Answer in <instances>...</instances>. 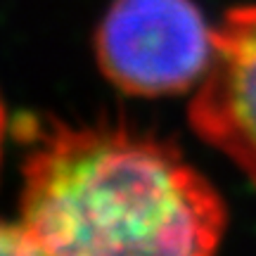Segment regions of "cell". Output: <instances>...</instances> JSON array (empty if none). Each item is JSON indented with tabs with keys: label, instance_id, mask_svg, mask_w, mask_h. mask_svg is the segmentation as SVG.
<instances>
[{
	"label": "cell",
	"instance_id": "6da1fadb",
	"mask_svg": "<svg viewBox=\"0 0 256 256\" xmlns=\"http://www.w3.org/2000/svg\"><path fill=\"white\" fill-rule=\"evenodd\" d=\"M22 124V226L46 256H216L226 204L174 145L110 124Z\"/></svg>",
	"mask_w": 256,
	"mask_h": 256
},
{
	"label": "cell",
	"instance_id": "7a4b0ae2",
	"mask_svg": "<svg viewBox=\"0 0 256 256\" xmlns=\"http://www.w3.org/2000/svg\"><path fill=\"white\" fill-rule=\"evenodd\" d=\"M95 52L102 74L124 92L178 95L206 76L216 28L192 0H112Z\"/></svg>",
	"mask_w": 256,
	"mask_h": 256
},
{
	"label": "cell",
	"instance_id": "3957f363",
	"mask_svg": "<svg viewBox=\"0 0 256 256\" xmlns=\"http://www.w3.org/2000/svg\"><path fill=\"white\" fill-rule=\"evenodd\" d=\"M194 133L256 185V5L230 10L216 52L190 102Z\"/></svg>",
	"mask_w": 256,
	"mask_h": 256
},
{
	"label": "cell",
	"instance_id": "277c9868",
	"mask_svg": "<svg viewBox=\"0 0 256 256\" xmlns=\"http://www.w3.org/2000/svg\"><path fill=\"white\" fill-rule=\"evenodd\" d=\"M0 256H46L24 226L0 220Z\"/></svg>",
	"mask_w": 256,
	"mask_h": 256
},
{
	"label": "cell",
	"instance_id": "5b68a950",
	"mask_svg": "<svg viewBox=\"0 0 256 256\" xmlns=\"http://www.w3.org/2000/svg\"><path fill=\"white\" fill-rule=\"evenodd\" d=\"M2 136H5V110L0 102V152H2Z\"/></svg>",
	"mask_w": 256,
	"mask_h": 256
}]
</instances>
